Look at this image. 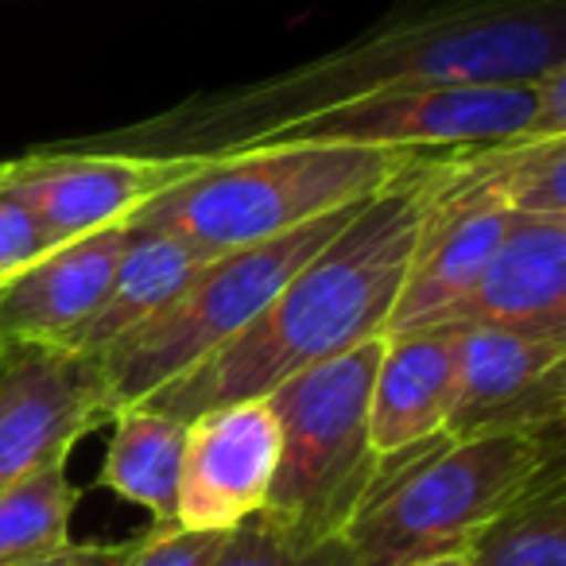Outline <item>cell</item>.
I'll list each match as a JSON object with an SVG mask.
<instances>
[{"label":"cell","mask_w":566,"mask_h":566,"mask_svg":"<svg viewBox=\"0 0 566 566\" xmlns=\"http://www.w3.org/2000/svg\"><path fill=\"white\" fill-rule=\"evenodd\" d=\"M411 566H465V555H439V558H427V563H411Z\"/></svg>","instance_id":"24"},{"label":"cell","mask_w":566,"mask_h":566,"mask_svg":"<svg viewBox=\"0 0 566 566\" xmlns=\"http://www.w3.org/2000/svg\"><path fill=\"white\" fill-rule=\"evenodd\" d=\"M280 458V427L268 400L202 411L187 423L175 524L187 532H233L268 501Z\"/></svg>","instance_id":"11"},{"label":"cell","mask_w":566,"mask_h":566,"mask_svg":"<svg viewBox=\"0 0 566 566\" xmlns=\"http://www.w3.org/2000/svg\"><path fill=\"white\" fill-rule=\"evenodd\" d=\"M128 551H133V539L125 543H66V547L51 551V555L35 558V563L24 566H125Z\"/></svg>","instance_id":"23"},{"label":"cell","mask_w":566,"mask_h":566,"mask_svg":"<svg viewBox=\"0 0 566 566\" xmlns=\"http://www.w3.org/2000/svg\"><path fill=\"white\" fill-rule=\"evenodd\" d=\"M128 221L66 241L0 287V346H71L102 311L125 249Z\"/></svg>","instance_id":"12"},{"label":"cell","mask_w":566,"mask_h":566,"mask_svg":"<svg viewBox=\"0 0 566 566\" xmlns=\"http://www.w3.org/2000/svg\"><path fill=\"white\" fill-rule=\"evenodd\" d=\"M51 249H59V241L43 229V221L20 198L0 190V287L40 256H48Z\"/></svg>","instance_id":"22"},{"label":"cell","mask_w":566,"mask_h":566,"mask_svg":"<svg viewBox=\"0 0 566 566\" xmlns=\"http://www.w3.org/2000/svg\"><path fill=\"white\" fill-rule=\"evenodd\" d=\"M78 489L66 478V462L17 481L0 493V566H24L71 543V516Z\"/></svg>","instance_id":"18"},{"label":"cell","mask_w":566,"mask_h":566,"mask_svg":"<svg viewBox=\"0 0 566 566\" xmlns=\"http://www.w3.org/2000/svg\"><path fill=\"white\" fill-rule=\"evenodd\" d=\"M109 419L113 439L97 485L113 489L120 501L140 504L151 524H175L187 423L148 403H128Z\"/></svg>","instance_id":"16"},{"label":"cell","mask_w":566,"mask_h":566,"mask_svg":"<svg viewBox=\"0 0 566 566\" xmlns=\"http://www.w3.org/2000/svg\"><path fill=\"white\" fill-rule=\"evenodd\" d=\"M380 342H361L311 365L264 396L280 427V458L256 516L303 547L346 535L349 520L385 478V462L369 439Z\"/></svg>","instance_id":"5"},{"label":"cell","mask_w":566,"mask_h":566,"mask_svg":"<svg viewBox=\"0 0 566 566\" xmlns=\"http://www.w3.org/2000/svg\"><path fill=\"white\" fill-rule=\"evenodd\" d=\"M555 66H566V0H403L331 55L187 97L74 148L221 159L369 97L458 82H535Z\"/></svg>","instance_id":"1"},{"label":"cell","mask_w":566,"mask_h":566,"mask_svg":"<svg viewBox=\"0 0 566 566\" xmlns=\"http://www.w3.org/2000/svg\"><path fill=\"white\" fill-rule=\"evenodd\" d=\"M489 175L516 218L566 226V136L489 144Z\"/></svg>","instance_id":"19"},{"label":"cell","mask_w":566,"mask_h":566,"mask_svg":"<svg viewBox=\"0 0 566 566\" xmlns=\"http://www.w3.org/2000/svg\"><path fill=\"white\" fill-rule=\"evenodd\" d=\"M458 385L447 439L566 427V331L458 326Z\"/></svg>","instance_id":"9"},{"label":"cell","mask_w":566,"mask_h":566,"mask_svg":"<svg viewBox=\"0 0 566 566\" xmlns=\"http://www.w3.org/2000/svg\"><path fill=\"white\" fill-rule=\"evenodd\" d=\"M210 159L128 156V151L48 148L0 164V190L28 206L59 244L120 226L156 195Z\"/></svg>","instance_id":"10"},{"label":"cell","mask_w":566,"mask_h":566,"mask_svg":"<svg viewBox=\"0 0 566 566\" xmlns=\"http://www.w3.org/2000/svg\"><path fill=\"white\" fill-rule=\"evenodd\" d=\"M558 136L543 120L539 82H458L369 97L323 117L295 120L268 144H354V148L450 151L478 144Z\"/></svg>","instance_id":"7"},{"label":"cell","mask_w":566,"mask_h":566,"mask_svg":"<svg viewBox=\"0 0 566 566\" xmlns=\"http://www.w3.org/2000/svg\"><path fill=\"white\" fill-rule=\"evenodd\" d=\"M563 431L434 439L388 462L380 485L342 535L354 566H411L462 555L489 520L547 473L563 470Z\"/></svg>","instance_id":"3"},{"label":"cell","mask_w":566,"mask_h":566,"mask_svg":"<svg viewBox=\"0 0 566 566\" xmlns=\"http://www.w3.org/2000/svg\"><path fill=\"white\" fill-rule=\"evenodd\" d=\"M221 252L190 241L171 229L151 226H128L125 249H120L117 272H113L109 295L102 311L90 318V326L78 334L74 349L102 357L128 334L148 326L159 311H167L182 292H187L195 275Z\"/></svg>","instance_id":"15"},{"label":"cell","mask_w":566,"mask_h":566,"mask_svg":"<svg viewBox=\"0 0 566 566\" xmlns=\"http://www.w3.org/2000/svg\"><path fill=\"white\" fill-rule=\"evenodd\" d=\"M427 151L354 144H268L210 159L156 195L128 226L171 229L213 252L292 233L342 206L380 195L411 175Z\"/></svg>","instance_id":"4"},{"label":"cell","mask_w":566,"mask_h":566,"mask_svg":"<svg viewBox=\"0 0 566 566\" xmlns=\"http://www.w3.org/2000/svg\"><path fill=\"white\" fill-rule=\"evenodd\" d=\"M454 342L458 326H419L380 342L369 392V439L385 465L447 439L442 431L458 385Z\"/></svg>","instance_id":"13"},{"label":"cell","mask_w":566,"mask_h":566,"mask_svg":"<svg viewBox=\"0 0 566 566\" xmlns=\"http://www.w3.org/2000/svg\"><path fill=\"white\" fill-rule=\"evenodd\" d=\"M539 326L566 331V226L516 218L478 283L439 326Z\"/></svg>","instance_id":"14"},{"label":"cell","mask_w":566,"mask_h":566,"mask_svg":"<svg viewBox=\"0 0 566 566\" xmlns=\"http://www.w3.org/2000/svg\"><path fill=\"white\" fill-rule=\"evenodd\" d=\"M113 416L102 361L71 346H0V493L71 462V450Z\"/></svg>","instance_id":"8"},{"label":"cell","mask_w":566,"mask_h":566,"mask_svg":"<svg viewBox=\"0 0 566 566\" xmlns=\"http://www.w3.org/2000/svg\"><path fill=\"white\" fill-rule=\"evenodd\" d=\"M462 555L465 566H566V465L489 520Z\"/></svg>","instance_id":"17"},{"label":"cell","mask_w":566,"mask_h":566,"mask_svg":"<svg viewBox=\"0 0 566 566\" xmlns=\"http://www.w3.org/2000/svg\"><path fill=\"white\" fill-rule=\"evenodd\" d=\"M229 532H187L179 524H151L133 539L125 566H210Z\"/></svg>","instance_id":"21"},{"label":"cell","mask_w":566,"mask_h":566,"mask_svg":"<svg viewBox=\"0 0 566 566\" xmlns=\"http://www.w3.org/2000/svg\"><path fill=\"white\" fill-rule=\"evenodd\" d=\"M210 566H354V555H349L342 535L315 543V547H303V543L275 532L268 520L249 516L226 535Z\"/></svg>","instance_id":"20"},{"label":"cell","mask_w":566,"mask_h":566,"mask_svg":"<svg viewBox=\"0 0 566 566\" xmlns=\"http://www.w3.org/2000/svg\"><path fill=\"white\" fill-rule=\"evenodd\" d=\"M423 167L427 159L400 182L373 195L233 342L140 403L190 423L226 403L264 400L295 373L331 361L361 342L385 338L423 226Z\"/></svg>","instance_id":"2"},{"label":"cell","mask_w":566,"mask_h":566,"mask_svg":"<svg viewBox=\"0 0 566 566\" xmlns=\"http://www.w3.org/2000/svg\"><path fill=\"white\" fill-rule=\"evenodd\" d=\"M365 202L342 206L292 233L229 249L210 260L171 307L97 357L113 411L148 400L151 392L179 380L198 361L218 354L226 342H233L275 300L283 283L357 218Z\"/></svg>","instance_id":"6"}]
</instances>
